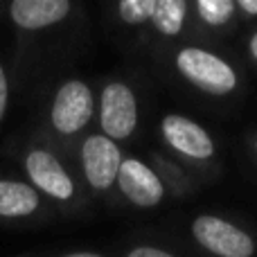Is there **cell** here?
I'll return each mask as SVG.
<instances>
[{"label": "cell", "instance_id": "obj_1", "mask_svg": "<svg viewBox=\"0 0 257 257\" xmlns=\"http://www.w3.org/2000/svg\"><path fill=\"white\" fill-rule=\"evenodd\" d=\"M176 68L187 81L210 95H228L237 86V72L226 59L203 48H183L176 54Z\"/></svg>", "mask_w": 257, "mask_h": 257}, {"label": "cell", "instance_id": "obj_19", "mask_svg": "<svg viewBox=\"0 0 257 257\" xmlns=\"http://www.w3.org/2000/svg\"><path fill=\"white\" fill-rule=\"evenodd\" d=\"M255 151H257V142H255Z\"/></svg>", "mask_w": 257, "mask_h": 257}, {"label": "cell", "instance_id": "obj_2", "mask_svg": "<svg viewBox=\"0 0 257 257\" xmlns=\"http://www.w3.org/2000/svg\"><path fill=\"white\" fill-rule=\"evenodd\" d=\"M194 239L217 257H253L255 241L248 232L212 214H201L192 223Z\"/></svg>", "mask_w": 257, "mask_h": 257}, {"label": "cell", "instance_id": "obj_18", "mask_svg": "<svg viewBox=\"0 0 257 257\" xmlns=\"http://www.w3.org/2000/svg\"><path fill=\"white\" fill-rule=\"evenodd\" d=\"M66 257H99V255H95V253H70Z\"/></svg>", "mask_w": 257, "mask_h": 257}, {"label": "cell", "instance_id": "obj_5", "mask_svg": "<svg viewBox=\"0 0 257 257\" xmlns=\"http://www.w3.org/2000/svg\"><path fill=\"white\" fill-rule=\"evenodd\" d=\"M117 185L122 194L138 208H154L163 201L165 185L151 167H147L142 160L128 158L122 160L117 172Z\"/></svg>", "mask_w": 257, "mask_h": 257}, {"label": "cell", "instance_id": "obj_14", "mask_svg": "<svg viewBox=\"0 0 257 257\" xmlns=\"http://www.w3.org/2000/svg\"><path fill=\"white\" fill-rule=\"evenodd\" d=\"M126 257H176V255L167 253V250H163V248H154V246H138V248H133Z\"/></svg>", "mask_w": 257, "mask_h": 257}, {"label": "cell", "instance_id": "obj_7", "mask_svg": "<svg viewBox=\"0 0 257 257\" xmlns=\"http://www.w3.org/2000/svg\"><path fill=\"white\" fill-rule=\"evenodd\" d=\"M86 178L93 187L106 190L117 181V172L122 165V154L117 145L106 136H90L81 149Z\"/></svg>", "mask_w": 257, "mask_h": 257}, {"label": "cell", "instance_id": "obj_8", "mask_svg": "<svg viewBox=\"0 0 257 257\" xmlns=\"http://www.w3.org/2000/svg\"><path fill=\"white\" fill-rule=\"evenodd\" d=\"M27 174L41 190L48 192L54 199H70L75 192V185L66 174V169L48 151H32L27 156Z\"/></svg>", "mask_w": 257, "mask_h": 257}, {"label": "cell", "instance_id": "obj_17", "mask_svg": "<svg viewBox=\"0 0 257 257\" xmlns=\"http://www.w3.org/2000/svg\"><path fill=\"white\" fill-rule=\"evenodd\" d=\"M248 48H250V54H253V59L257 61V32L253 36H250V43H248Z\"/></svg>", "mask_w": 257, "mask_h": 257}, {"label": "cell", "instance_id": "obj_10", "mask_svg": "<svg viewBox=\"0 0 257 257\" xmlns=\"http://www.w3.org/2000/svg\"><path fill=\"white\" fill-rule=\"evenodd\" d=\"M39 196L23 183L0 181V214L3 217H23L36 210Z\"/></svg>", "mask_w": 257, "mask_h": 257}, {"label": "cell", "instance_id": "obj_15", "mask_svg": "<svg viewBox=\"0 0 257 257\" xmlns=\"http://www.w3.org/2000/svg\"><path fill=\"white\" fill-rule=\"evenodd\" d=\"M5 108H7V79H5V72L0 68V120L5 115Z\"/></svg>", "mask_w": 257, "mask_h": 257}, {"label": "cell", "instance_id": "obj_11", "mask_svg": "<svg viewBox=\"0 0 257 257\" xmlns=\"http://www.w3.org/2000/svg\"><path fill=\"white\" fill-rule=\"evenodd\" d=\"M187 3L185 0H156V9L151 23L163 36H178L185 23Z\"/></svg>", "mask_w": 257, "mask_h": 257}, {"label": "cell", "instance_id": "obj_12", "mask_svg": "<svg viewBox=\"0 0 257 257\" xmlns=\"http://www.w3.org/2000/svg\"><path fill=\"white\" fill-rule=\"evenodd\" d=\"M196 9H199V16L205 25L221 27L223 23L230 21L232 12L237 9V3L235 0H199Z\"/></svg>", "mask_w": 257, "mask_h": 257}, {"label": "cell", "instance_id": "obj_16", "mask_svg": "<svg viewBox=\"0 0 257 257\" xmlns=\"http://www.w3.org/2000/svg\"><path fill=\"white\" fill-rule=\"evenodd\" d=\"M237 9H241V12L248 14V16H257V0H239Z\"/></svg>", "mask_w": 257, "mask_h": 257}, {"label": "cell", "instance_id": "obj_13", "mask_svg": "<svg viewBox=\"0 0 257 257\" xmlns=\"http://www.w3.org/2000/svg\"><path fill=\"white\" fill-rule=\"evenodd\" d=\"M156 9V0H122L117 12H120L122 21L128 25H142V23L151 21Z\"/></svg>", "mask_w": 257, "mask_h": 257}, {"label": "cell", "instance_id": "obj_3", "mask_svg": "<svg viewBox=\"0 0 257 257\" xmlns=\"http://www.w3.org/2000/svg\"><path fill=\"white\" fill-rule=\"evenodd\" d=\"M99 122L106 133V138L115 140H124L133 133L138 124V102L133 90L126 84H108L102 93V113H99Z\"/></svg>", "mask_w": 257, "mask_h": 257}, {"label": "cell", "instance_id": "obj_6", "mask_svg": "<svg viewBox=\"0 0 257 257\" xmlns=\"http://www.w3.org/2000/svg\"><path fill=\"white\" fill-rule=\"evenodd\" d=\"M93 115V95L84 81H68L57 93L52 122L61 133H75L88 124Z\"/></svg>", "mask_w": 257, "mask_h": 257}, {"label": "cell", "instance_id": "obj_4", "mask_svg": "<svg viewBox=\"0 0 257 257\" xmlns=\"http://www.w3.org/2000/svg\"><path fill=\"white\" fill-rule=\"evenodd\" d=\"M163 138L172 149L194 160H208L214 156V140L194 120L183 115H167L160 122Z\"/></svg>", "mask_w": 257, "mask_h": 257}, {"label": "cell", "instance_id": "obj_9", "mask_svg": "<svg viewBox=\"0 0 257 257\" xmlns=\"http://www.w3.org/2000/svg\"><path fill=\"white\" fill-rule=\"evenodd\" d=\"M70 12L68 0H16L12 5V18L25 30H41L59 23Z\"/></svg>", "mask_w": 257, "mask_h": 257}]
</instances>
